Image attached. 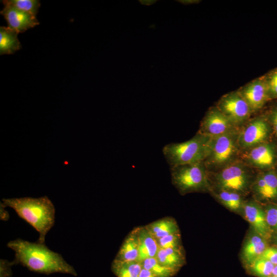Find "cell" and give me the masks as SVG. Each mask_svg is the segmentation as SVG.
Wrapping results in <instances>:
<instances>
[{"label": "cell", "mask_w": 277, "mask_h": 277, "mask_svg": "<svg viewBox=\"0 0 277 277\" xmlns=\"http://www.w3.org/2000/svg\"><path fill=\"white\" fill-rule=\"evenodd\" d=\"M269 241L254 231L248 237L242 249V259L248 266L260 258L269 246Z\"/></svg>", "instance_id": "obj_15"}, {"label": "cell", "mask_w": 277, "mask_h": 277, "mask_svg": "<svg viewBox=\"0 0 277 277\" xmlns=\"http://www.w3.org/2000/svg\"><path fill=\"white\" fill-rule=\"evenodd\" d=\"M138 240V261L141 263L145 259L156 256L159 247L156 239L146 226L137 227Z\"/></svg>", "instance_id": "obj_16"}, {"label": "cell", "mask_w": 277, "mask_h": 277, "mask_svg": "<svg viewBox=\"0 0 277 277\" xmlns=\"http://www.w3.org/2000/svg\"><path fill=\"white\" fill-rule=\"evenodd\" d=\"M214 195L217 200L228 209L238 212L242 210L244 201L243 195L232 191L217 190Z\"/></svg>", "instance_id": "obj_22"}, {"label": "cell", "mask_w": 277, "mask_h": 277, "mask_svg": "<svg viewBox=\"0 0 277 277\" xmlns=\"http://www.w3.org/2000/svg\"><path fill=\"white\" fill-rule=\"evenodd\" d=\"M146 226L156 240L180 232L176 222L170 217L155 221Z\"/></svg>", "instance_id": "obj_20"}, {"label": "cell", "mask_w": 277, "mask_h": 277, "mask_svg": "<svg viewBox=\"0 0 277 277\" xmlns=\"http://www.w3.org/2000/svg\"><path fill=\"white\" fill-rule=\"evenodd\" d=\"M264 209L267 224L273 233L277 231V203H267Z\"/></svg>", "instance_id": "obj_27"}, {"label": "cell", "mask_w": 277, "mask_h": 277, "mask_svg": "<svg viewBox=\"0 0 277 277\" xmlns=\"http://www.w3.org/2000/svg\"><path fill=\"white\" fill-rule=\"evenodd\" d=\"M138 240L137 228L124 241L114 259L123 262L139 261Z\"/></svg>", "instance_id": "obj_17"}, {"label": "cell", "mask_w": 277, "mask_h": 277, "mask_svg": "<svg viewBox=\"0 0 277 277\" xmlns=\"http://www.w3.org/2000/svg\"><path fill=\"white\" fill-rule=\"evenodd\" d=\"M211 138L197 132L188 141L166 145L163 153L170 167L203 162L209 151Z\"/></svg>", "instance_id": "obj_3"}, {"label": "cell", "mask_w": 277, "mask_h": 277, "mask_svg": "<svg viewBox=\"0 0 277 277\" xmlns=\"http://www.w3.org/2000/svg\"><path fill=\"white\" fill-rule=\"evenodd\" d=\"M241 160L251 168L266 171L274 169L277 162L276 145L268 142L244 151Z\"/></svg>", "instance_id": "obj_9"}, {"label": "cell", "mask_w": 277, "mask_h": 277, "mask_svg": "<svg viewBox=\"0 0 277 277\" xmlns=\"http://www.w3.org/2000/svg\"><path fill=\"white\" fill-rule=\"evenodd\" d=\"M272 129L266 115L249 119L241 127L238 144L242 153L259 145L269 142Z\"/></svg>", "instance_id": "obj_7"}, {"label": "cell", "mask_w": 277, "mask_h": 277, "mask_svg": "<svg viewBox=\"0 0 277 277\" xmlns=\"http://www.w3.org/2000/svg\"><path fill=\"white\" fill-rule=\"evenodd\" d=\"M8 27L18 33L24 32L39 24L36 16L23 12L10 6L5 5L1 11Z\"/></svg>", "instance_id": "obj_14"}, {"label": "cell", "mask_w": 277, "mask_h": 277, "mask_svg": "<svg viewBox=\"0 0 277 277\" xmlns=\"http://www.w3.org/2000/svg\"><path fill=\"white\" fill-rule=\"evenodd\" d=\"M275 171H276V174H277V169L275 170Z\"/></svg>", "instance_id": "obj_39"}, {"label": "cell", "mask_w": 277, "mask_h": 277, "mask_svg": "<svg viewBox=\"0 0 277 277\" xmlns=\"http://www.w3.org/2000/svg\"><path fill=\"white\" fill-rule=\"evenodd\" d=\"M180 3H182L184 4H192V3H196V1H180Z\"/></svg>", "instance_id": "obj_36"}, {"label": "cell", "mask_w": 277, "mask_h": 277, "mask_svg": "<svg viewBox=\"0 0 277 277\" xmlns=\"http://www.w3.org/2000/svg\"><path fill=\"white\" fill-rule=\"evenodd\" d=\"M7 246L15 252V259L12 262L13 265L20 264L31 271L46 275L58 272L77 275L73 266L45 243L17 239L9 242Z\"/></svg>", "instance_id": "obj_1"}, {"label": "cell", "mask_w": 277, "mask_h": 277, "mask_svg": "<svg viewBox=\"0 0 277 277\" xmlns=\"http://www.w3.org/2000/svg\"><path fill=\"white\" fill-rule=\"evenodd\" d=\"M239 130L211 138L209 151L203 162L208 172L218 171L240 160L242 151L238 144Z\"/></svg>", "instance_id": "obj_4"}, {"label": "cell", "mask_w": 277, "mask_h": 277, "mask_svg": "<svg viewBox=\"0 0 277 277\" xmlns=\"http://www.w3.org/2000/svg\"><path fill=\"white\" fill-rule=\"evenodd\" d=\"M238 91L252 113L261 110L270 101L264 76L252 80L238 90Z\"/></svg>", "instance_id": "obj_12"}, {"label": "cell", "mask_w": 277, "mask_h": 277, "mask_svg": "<svg viewBox=\"0 0 277 277\" xmlns=\"http://www.w3.org/2000/svg\"><path fill=\"white\" fill-rule=\"evenodd\" d=\"M138 277H156L150 271L143 268L140 271Z\"/></svg>", "instance_id": "obj_32"}, {"label": "cell", "mask_w": 277, "mask_h": 277, "mask_svg": "<svg viewBox=\"0 0 277 277\" xmlns=\"http://www.w3.org/2000/svg\"><path fill=\"white\" fill-rule=\"evenodd\" d=\"M270 100L277 99V68L264 76Z\"/></svg>", "instance_id": "obj_28"}, {"label": "cell", "mask_w": 277, "mask_h": 277, "mask_svg": "<svg viewBox=\"0 0 277 277\" xmlns=\"http://www.w3.org/2000/svg\"><path fill=\"white\" fill-rule=\"evenodd\" d=\"M13 265L12 262H9L7 260L1 259V277H12L11 267Z\"/></svg>", "instance_id": "obj_31"}, {"label": "cell", "mask_w": 277, "mask_h": 277, "mask_svg": "<svg viewBox=\"0 0 277 277\" xmlns=\"http://www.w3.org/2000/svg\"><path fill=\"white\" fill-rule=\"evenodd\" d=\"M170 172L172 184L182 195L212 190L208 172L204 162L171 167Z\"/></svg>", "instance_id": "obj_5"}, {"label": "cell", "mask_w": 277, "mask_h": 277, "mask_svg": "<svg viewBox=\"0 0 277 277\" xmlns=\"http://www.w3.org/2000/svg\"><path fill=\"white\" fill-rule=\"evenodd\" d=\"M266 116L271 126L272 131L277 137V105L270 109Z\"/></svg>", "instance_id": "obj_30"}, {"label": "cell", "mask_w": 277, "mask_h": 277, "mask_svg": "<svg viewBox=\"0 0 277 277\" xmlns=\"http://www.w3.org/2000/svg\"><path fill=\"white\" fill-rule=\"evenodd\" d=\"M251 168L240 159L222 169L208 173L213 174L217 190L235 191L242 195L251 189L254 177Z\"/></svg>", "instance_id": "obj_6"}, {"label": "cell", "mask_w": 277, "mask_h": 277, "mask_svg": "<svg viewBox=\"0 0 277 277\" xmlns=\"http://www.w3.org/2000/svg\"><path fill=\"white\" fill-rule=\"evenodd\" d=\"M141 263L143 268L150 271L156 277H172L177 271L162 265L155 257L145 259Z\"/></svg>", "instance_id": "obj_23"}, {"label": "cell", "mask_w": 277, "mask_h": 277, "mask_svg": "<svg viewBox=\"0 0 277 277\" xmlns=\"http://www.w3.org/2000/svg\"><path fill=\"white\" fill-rule=\"evenodd\" d=\"M2 2L4 6H10L35 16L41 6L38 0H4Z\"/></svg>", "instance_id": "obj_24"}, {"label": "cell", "mask_w": 277, "mask_h": 277, "mask_svg": "<svg viewBox=\"0 0 277 277\" xmlns=\"http://www.w3.org/2000/svg\"><path fill=\"white\" fill-rule=\"evenodd\" d=\"M251 189L259 201L277 203V174L274 169L262 171L255 177Z\"/></svg>", "instance_id": "obj_11"}, {"label": "cell", "mask_w": 277, "mask_h": 277, "mask_svg": "<svg viewBox=\"0 0 277 277\" xmlns=\"http://www.w3.org/2000/svg\"><path fill=\"white\" fill-rule=\"evenodd\" d=\"M242 210L254 231L271 241L272 233L267 224L264 207L256 201H250L244 202Z\"/></svg>", "instance_id": "obj_13"}, {"label": "cell", "mask_w": 277, "mask_h": 277, "mask_svg": "<svg viewBox=\"0 0 277 277\" xmlns=\"http://www.w3.org/2000/svg\"><path fill=\"white\" fill-rule=\"evenodd\" d=\"M270 277H276V276L271 275V276H270Z\"/></svg>", "instance_id": "obj_38"}, {"label": "cell", "mask_w": 277, "mask_h": 277, "mask_svg": "<svg viewBox=\"0 0 277 277\" xmlns=\"http://www.w3.org/2000/svg\"><path fill=\"white\" fill-rule=\"evenodd\" d=\"M141 4L146 5H150L155 3L154 1H140Z\"/></svg>", "instance_id": "obj_35"}, {"label": "cell", "mask_w": 277, "mask_h": 277, "mask_svg": "<svg viewBox=\"0 0 277 277\" xmlns=\"http://www.w3.org/2000/svg\"><path fill=\"white\" fill-rule=\"evenodd\" d=\"M5 207L1 204V220L6 221L9 218L8 212L5 209Z\"/></svg>", "instance_id": "obj_33"}, {"label": "cell", "mask_w": 277, "mask_h": 277, "mask_svg": "<svg viewBox=\"0 0 277 277\" xmlns=\"http://www.w3.org/2000/svg\"><path fill=\"white\" fill-rule=\"evenodd\" d=\"M240 129L216 107H213L206 113L201 122L198 132L212 137L237 131Z\"/></svg>", "instance_id": "obj_10"}, {"label": "cell", "mask_w": 277, "mask_h": 277, "mask_svg": "<svg viewBox=\"0 0 277 277\" xmlns=\"http://www.w3.org/2000/svg\"><path fill=\"white\" fill-rule=\"evenodd\" d=\"M18 33L9 27H0V54H12L22 46L17 37Z\"/></svg>", "instance_id": "obj_19"}, {"label": "cell", "mask_w": 277, "mask_h": 277, "mask_svg": "<svg viewBox=\"0 0 277 277\" xmlns=\"http://www.w3.org/2000/svg\"><path fill=\"white\" fill-rule=\"evenodd\" d=\"M260 257L270 261L274 266L277 265V246H269Z\"/></svg>", "instance_id": "obj_29"}, {"label": "cell", "mask_w": 277, "mask_h": 277, "mask_svg": "<svg viewBox=\"0 0 277 277\" xmlns=\"http://www.w3.org/2000/svg\"><path fill=\"white\" fill-rule=\"evenodd\" d=\"M1 204L12 208L18 216L39 233L37 242L45 243V236L55 222V207L47 196L3 199Z\"/></svg>", "instance_id": "obj_2"}, {"label": "cell", "mask_w": 277, "mask_h": 277, "mask_svg": "<svg viewBox=\"0 0 277 277\" xmlns=\"http://www.w3.org/2000/svg\"><path fill=\"white\" fill-rule=\"evenodd\" d=\"M271 275L277 277V265L274 266Z\"/></svg>", "instance_id": "obj_37"}, {"label": "cell", "mask_w": 277, "mask_h": 277, "mask_svg": "<svg viewBox=\"0 0 277 277\" xmlns=\"http://www.w3.org/2000/svg\"><path fill=\"white\" fill-rule=\"evenodd\" d=\"M248 266L253 274L258 277H270L274 265L268 260L260 257Z\"/></svg>", "instance_id": "obj_25"}, {"label": "cell", "mask_w": 277, "mask_h": 277, "mask_svg": "<svg viewBox=\"0 0 277 277\" xmlns=\"http://www.w3.org/2000/svg\"><path fill=\"white\" fill-rule=\"evenodd\" d=\"M235 125L241 128L252 113L238 90L228 93L219 100L216 106Z\"/></svg>", "instance_id": "obj_8"}, {"label": "cell", "mask_w": 277, "mask_h": 277, "mask_svg": "<svg viewBox=\"0 0 277 277\" xmlns=\"http://www.w3.org/2000/svg\"><path fill=\"white\" fill-rule=\"evenodd\" d=\"M162 265L178 271L185 263L183 249L160 248L155 256Z\"/></svg>", "instance_id": "obj_18"}, {"label": "cell", "mask_w": 277, "mask_h": 277, "mask_svg": "<svg viewBox=\"0 0 277 277\" xmlns=\"http://www.w3.org/2000/svg\"><path fill=\"white\" fill-rule=\"evenodd\" d=\"M156 241L160 248H183L180 232L167 235Z\"/></svg>", "instance_id": "obj_26"}, {"label": "cell", "mask_w": 277, "mask_h": 277, "mask_svg": "<svg viewBox=\"0 0 277 277\" xmlns=\"http://www.w3.org/2000/svg\"><path fill=\"white\" fill-rule=\"evenodd\" d=\"M271 241L274 243L275 245L277 246V231L272 233Z\"/></svg>", "instance_id": "obj_34"}, {"label": "cell", "mask_w": 277, "mask_h": 277, "mask_svg": "<svg viewBox=\"0 0 277 277\" xmlns=\"http://www.w3.org/2000/svg\"><path fill=\"white\" fill-rule=\"evenodd\" d=\"M142 268L139 261L123 262L114 259L111 269L117 277H138Z\"/></svg>", "instance_id": "obj_21"}]
</instances>
